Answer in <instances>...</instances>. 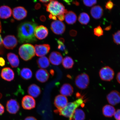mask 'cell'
<instances>
[{
  "instance_id": "1",
  "label": "cell",
  "mask_w": 120,
  "mask_h": 120,
  "mask_svg": "<svg viewBox=\"0 0 120 120\" xmlns=\"http://www.w3.org/2000/svg\"><path fill=\"white\" fill-rule=\"evenodd\" d=\"M37 26L36 22H25L21 23L18 28V38L21 43H34L37 41L34 30Z\"/></svg>"
},
{
  "instance_id": "2",
  "label": "cell",
  "mask_w": 120,
  "mask_h": 120,
  "mask_svg": "<svg viewBox=\"0 0 120 120\" xmlns=\"http://www.w3.org/2000/svg\"><path fill=\"white\" fill-rule=\"evenodd\" d=\"M83 98H80L77 100L68 103L67 105L64 108L60 109H56L54 111L56 113L60 115L68 118L69 120H72L73 115L75 110L80 106L84 105Z\"/></svg>"
},
{
  "instance_id": "3",
  "label": "cell",
  "mask_w": 120,
  "mask_h": 120,
  "mask_svg": "<svg viewBox=\"0 0 120 120\" xmlns=\"http://www.w3.org/2000/svg\"><path fill=\"white\" fill-rule=\"evenodd\" d=\"M44 4L46 7V11L55 16L65 14L68 11L63 4L58 1L50 0L49 4Z\"/></svg>"
},
{
  "instance_id": "4",
  "label": "cell",
  "mask_w": 120,
  "mask_h": 120,
  "mask_svg": "<svg viewBox=\"0 0 120 120\" xmlns=\"http://www.w3.org/2000/svg\"><path fill=\"white\" fill-rule=\"evenodd\" d=\"M19 52L21 58L26 61L31 60L35 56L34 46L29 43H25L21 45Z\"/></svg>"
},
{
  "instance_id": "5",
  "label": "cell",
  "mask_w": 120,
  "mask_h": 120,
  "mask_svg": "<svg viewBox=\"0 0 120 120\" xmlns=\"http://www.w3.org/2000/svg\"><path fill=\"white\" fill-rule=\"evenodd\" d=\"M76 86L79 89H86L89 85L90 79L89 76L86 73H82L76 76L75 80Z\"/></svg>"
},
{
  "instance_id": "6",
  "label": "cell",
  "mask_w": 120,
  "mask_h": 120,
  "mask_svg": "<svg viewBox=\"0 0 120 120\" xmlns=\"http://www.w3.org/2000/svg\"><path fill=\"white\" fill-rule=\"evenodd\" d=\"M99 75L102 80L110 81L113 79L115 73L114 70L109 66H105L100 69Z\"/></svg>"
},
{
  "instance_id": "7",
  "label": "cell",
  "mask_w": 120,
  "mask_h": 120,
  "mask_svg": "<svg viewBox=\"0 0 120 120\" xmlns=\"http://www.w3.org/2000/svg\"><path fill=\"white\" fill-rule=\"evenodd\" d=\"M51 28L54 33L57 35H60L64 34L65 32L66 26L63 22L56 20L52 22Z\"/></svg>"
},
{
  "instance_id": "8",
  "label": "cell",
  "mask_w": 120,
  "mask_h": 120,
  "mask_svg": "<svg viewBox=\"0 0 120 120\" xmlns=\"http://www.w3.org/2000/svg\"><path fill=\"white\" fill-rule=\"evenodd\" d=\"M18 43L17 39L14 35H8L4 38L3 44L6 49H12L16 47Z\"/></svg>"
},
{
  "instance_id": "9",
  "label": "cell",
  "mask_w": 120,
  "mask_h": 120,
  "mask_svg": "<svg viewBox=\"0 0 120 120\" xmlns=\"http://www.w3.org/2000/svg\"><path fill=\"white\" fill-rule=\"evenodd\" d=\"M22 105L24 109L30 110L35 107L36 101L33 97L29 95H26L22 99Z\"/></svg>"
},
{
  "instance_id": "10",
  "label": "cell",
  "mask_w": 120,
  "mask_h": 120,
  "mask_svg": "<svg viewBox=\"0 0 120 120\" xmlns=\"http://www.w3.org/2000/svg\"><path fill=\"white\" fill-rule=\"evenodd\" d=\"M12 13L15 19L18 20H21L26 17L27 11L24 8L18 7L13 9Z\"/></svg>"
},
{
  "instance_id": "11",
  "label": "cell",
  "mask_w": 120,
  "mask_h": 120,
  "mask_svg": "<svg viewBox=\"0 0 120 120\" xmlns=\"http://www.w3.org/2000/svg\"><path fill=\"white\" fill-rule=\"evenodd\" d=\"M6 107L7 111L13 114L17 113L20 109L18 102L13 99H11L7 101Z\"/></svg>"
},
{
  "instance_id": "12",
  "label": "cell",
  "mask_w": 120,
  "mask_h": 120,
  "mask_svg": "<svg viewBox=\"0 0 120 120\" xmlns=\"http://www.w3.org/2000/svg\"><path fill=\"white\" fill-rule=\"evenodd\" d=\"M35 53L38 56L43 57L49 53L50 46L49 44L36 45L34 46Z\"/></svg>"
},
{
  "instance_id": "13",
  "label": "cell",
  "mask_w": 120,
  "mask_h": 120,
  "mask_svg": "<svg viewBox=\"0 0 120 120\" xmlns=\"http://www.w3.org/2000/svg\"><path fill=\"white\" fill-rule=\"evenodd\" d=\"M106 98L109 104L116 105L120 103V93L116 90L112 91L108 94Z\"/></svg>"
},
{
  "instance_id": "14",
  "label": "cell",
  "mask_w": 120,
  "mask_h": 120,
  "mask_svg": "<svg viewBox=\"0 0 120 120\" xmlns=\"http://www.w3.org/2000/svg\"><path fill=\"white\" fill-rule=\"evenodd\" d=\"M68 103V100L67 97L64 96L58 95L55 97L54 105L57 109H60L64 108Z\"/></svg>"
},
{
  "instance_id": "15",
  "label": "cell",
  "mask_w": 120,
  "mask_h": 120,
  "mask_svg": "<svg viewBox=\"0 0 120 120\" xmlns=\"http://www.w3.org/2000/svg\"><path fill=\"white\" fill-rule=\"evenodd\" d=\"M48 34L47 28L43 25L37 26L34 30L35 37L39 40H42L45 38Z\"/></svg>"
},
{
  "instance_id": "16",
  "label": "cell",
  "mask_w": 120,
  "mask_h": 120,
  "mask_svg": "<svg viewBox=\"0 0 120 120\" xmlns=\"http://www.w3.org/2000/svg\"><path fill=\"white\" fill-rule=\"evenodd\" d=\"M0 75L3 79L8 82H11L13 80L15 76L14 71L9 67H5L3 68Z\"/></svg>"
},
{
  "instance_id": "17",
  "label": "cell",
  "mask_w": 120,
  "mask_h": 120,
  "mask_svg": "<svg viewBox=\"0 0 120 120\" xmlns=\"http://www.w3.org/2000/svg\"><path fill=\"white\" fill-rule=\"evenodd\" d=\"M49 59L52 64L58 65L62 62L63 58L62 55L60 52L54 51L52 52L49 55Z\"/></svg>"
},
{
  "instance_id": "18",
  "label": "cell",
  "mask_w": 120,
  "mask_h": 120,
  "mask_svg": "<svg viewBox=\"0 0 120 120\" xmlns=\"http://www.w3.org/2000/svg\"><path fill=\"white\" fill-rule=\"evenodd\" d=\"M49 75L47 70L41 69L38 70L36 73L35 77L37 80L42 83L47 81Z\"/></svg>"
},
{
  "instance_id": "19",
  "label": "cell",
  "mask_w": 120,
  "mask_h": 120,
  "mask_svg": "<svg viewBox=\"0 0 120 120\" xmlns=\"http://www.w3.org/2000/svg\"><path fill=\"white\" fill-rule=\"evenodd\" d=\"M90 12L93 18L96 19H98L101 18L103 16V10L100 6H95L91 8Z\"/></svg>"
},
{
  "instance_id": "20",
  "label": "cell",
  "mask_w": 120,
  "mask_h": 120,
  "mask_svg": "<svg viewBox=\"0 0 120 120\" xmlns=\"http://www.w3.org/2000/svg\"><path fill=\"white\" fill-rule=\"evenodd\" d=\"M73 88L69 83H65L62 85L60 90V92L62 95L69 97L72 95L73 92Z\"/></svg>"
},
{
  "instance_id": "21",
  "label": "cell",
  "mask_w": 120,
  "mask_h": 120,
  "mask_svg": "<svg viewBox=\"0 0 120 120\" xmlns=\"http://www.w3.org/2000/svg\"><path fill=\"white\" fill-rule=\"evenodd\" d=\"M28 93L31 96L36 98L41 93V90L38 86L35 84L30 85L28 88Z\"/></svg>"
},
{
  "instance_id": "22",
  "label": "cell",
  "mask_w": 120,
  "mask_h": 120,
  "mask_svg": "<svg viewBox=\"0 0 120 120\" xmlns=\"http://www.w3.org/2000/svg\"><path fill=\"white\" fill-rule=\"evenodd\" d=\"M7 58L10 65L12 68H16L19 66V61L18 56L17 55L12 52H9L7 54Z\"/></svg>"
},
{
  "instance_id": "23",
  "label": "cell",
  "mask_w": 120,
  "mask_h": 120,
  "mask_svg": "<svg viewBox=\"0 0 120 120\" xmlns=\"http://www.w3.org/2000/svg\"><path fill=\"white\" fill-rule=\"evenodd\" d=\"M64 19L66 22L68 24L73 25L76 22L77 16L74 12L68 11L64 14Z\"/></svg>"
},
{
  "instance_id": "24",
  "label": "cell",
  "mask_w": 120,
  "mask_h": 120,
  "mask_svg": "<svg viewBox=\"0 0 120 120\" xmlns=\"http://www.w3.org/2000/svg\"><path fill=\"white\" fill-rule=\"evenodd\" d=\"M12 11L10 8L7 6L0 7V17L2 19H7L11 16Z\"/></svg>"
},
{
  "instance_id": "25",
  "label": "cell",
  "mask_w": 120,
  "mask_h": 120,
  "mask_svg": "<svg viewBox=\"0 0 120 120\" xmlns=\"http://www.w3.org/2000/svg\"><path fill=\"white\" fill-rule=\"evenodd\" d=\"M115 112V108L110 105H105L102 109L103 114L106 117H111L114 114Z\"/></svg>"
},
{
  "instance_id": "26",
  "label": "cell",
  "mask_w": 120,
  "mask_h": 120,
  "mask_svg": "<svg viewBox=\"0 0 120 120\" xmlns=\"http://www.w3.org/2000/svg\"><path fill=\"white\" fill-rule=\"evenodd\" d=\"M38 66L40 68H47L50 64V62L48 58L46 56L41 57L38 58L37 61Z\"/></svg>"
},
{
  "instance_id": "27",
  "label": "cell",
  "mask_w": 120,
  "mask_h": 120,
  "mask_svg": "<svg viewBox=\"0 0 120 120\" xmlns=\"http://www.w3.org/2000/svg\"><path fill=\"white\" fill-rule=\"evenodd\" d=\"M19 74L21 77L22 79L26 80L31 79L33 75V73L31 70L26 68H22L20 70Z\"/></svg>"
},
{
  "instance_id": "28",
  "label": "cell",
  "mask_w": 120,
  "mask_h": 120,
  "mask_svg": "<svg viewBox=\"0 0 120 120\" xmlns=\"http://www.w3.org/2000/svg\"><path fill=\"white\" fill-rule=\"evenodd\" d=\"M85 118V112L82 109H76L73 113L72 120H84Z\"/></svg>"
},
{
  "instance_id": "29",
  "label": "cell",
  "mask_w": 120,
  "mask_h": 120,
  "mask_svg": "<svg viewBox=\"0 0 120 120\" xmlns=\"http://www.w3.org/2000/svg\"><path fill=\"white\" fill-rule=\"evenodd\" d=\"M62 62L63 66L65 69H71L72 68L74 65V61L70 56H66L63 59Z\"/></svg>"
},
{
  "instance_id": "30",
  "label": "cell",
  "mask_w": 120,
  "mask_h": 120,
  "mask_svg": "<svg viewBox=\"0 0 120 120\" xmlns=\"http://www.w3.org/2000/svg\"><path fill=\"white\" fill-rule=\"evenodd\" d=\"M78 20L79 22L82 24L87 25L90 22V17L87 13L82 12L79 15Z\"/></svg>"
},
{
  "instance_id": "31",
  "label": "cell",
  "mask_w": 120,
  "mask_h": 120,
  "mask_svg": "<svg viewBox=\"0 0 120 120\" xmlns=\"http://www.w3.org/2000/svg\"><path fill=\"white\" fill-rule=\"evenodd\" d=\"M57 43L58 44V49L60 51L62 52L64 55L67 54L68 53V52L66 48L64 43L60 41L59 40H57Z\"/></svg>"
},
{
  "instance_id": "32",
  "label": "cell",
  "mask_w": 120,
  "mask_h": 120,
  "mask_svg": "<svg viewBox=\"0 0 120 120\" xmlns=\"http://www.w3.org/2000/svg\"><path fill=\"white\" fill-rule=\"evenodd\" d=\"M94 35L98 37H101L103 34V31L100 25L94 28Z\"/></svg>"
},
{
  "instance_id": "33",
  "label": "cell",
  "mask_w": 120,
  "mask_h": 120,
  "mask_svg": "<svg viewBox=\"0 0 120 120\" xmlns=\"http://www.w3.org/2000/svg\"><path fill=\"white\" fill-rule=\"evenodd\" d=\"M113 41L117 45H120V30H118L112 35Z\"/></svg>"
},
{
  "instance_id": "34",
  "label": "cell",
  "mask_w": 120,
  "mask_h": 120,
  "mask_svg": "<svg viewBox=\"0 0 120 120\" xmlns=\"http://www.w3.org/2000/svg\"><path fill=\"white\" fill-rule=\"evenodd\" d=\"M83 2L84 4L86 6L91 7L96 4L97 1L95 0H83Z\"/></svg>"
},
{
  "instance_id": "35",
  "label": "cell",
  "mask_w": 120,
  "mask_h": 120,
  "mask_svg": "<svg viewBox=\"0 0 120 120\" xmlns=\"http://www.w3.org/2000/svg\"><path fill=\"white\" fill-rule=\"evenodd\" d=\"M114 5L115 4L111 1L109 0L106 3L105 7L106 9L111 10L113 8Z\"/></svg>"
},
{
  "instance_id": "36",
  "label": "cell",
  "mask_w": 120,
  "mask_h": 120,
  "mask_svg": "<svg viewBox=\"0 0 120 120\" xmlns=\"http://www.w3.org/2000/svg\"><path fill=\"white\" fill-rule=\"evenodd\" d=\"M114 116L116 120H120V109H117L115 112Z\"/></svg>"
},
{
  "instance_id": "37",
  "label": "cell",
  "mask_w": 120,
  "mask_h": 120,
  "mask_svg": "<svg viewBox=\"0 0 120 120\" xmlns=\"http://www.w3.org/2000/svg\"><path fill=\"white\" fill-rule=\"evenodd\" d=\"M5 60L2 57H0V66L3 67L5 65Z\"/></svg>"
},
{
  "instance_id": "38",
  "label": "cell",
  "mask_w": 120,
  "mask_h": 120,
  "mask_svg": "<svg viewBox=\"0 0 120 120\" xmlns=\"http://www.w3.org/2000/svg\"><path fill=\"white\" fill-rule=\"evenodd\" d=\"M69 33L71 36L75 37L77 35V32L75 30H72L70 31Z\"/></svg>"
},
{
  "instance_id": "39",
  "label": "cell",
  "mask_w": 120,
  "mask_h": 120,
  "mask_svg": "<svg viewBox=\"0 0 120 120\" xmlns=\"http://www.w3.org/2000/svg\"><path fill=\"white\" fill-rule=\"evenodd\" d=\"M4 112V106L0 103V116L2 115Z\"/></svg>"
},
{
  "instance_id": "40",
  "label": "cell",
  "mask_w": 120,
  "mask_h": 120,
  "mask_svg": "<svg viewBox=\"0 0 120 120\" xmlns=\"http://www.w3.org/2000/svg\"><path fill=\"white\" fill-rule=\"evenodd\" d=\"M58 19L60 21H62L64 20V14H62L59 15L57 16Z\"/></svg>"
},
{
  "instance_id": "41",
  "label": "cell",
  "mask_w": 120,
  "mask_h": 120,
  "mask_svg": "<svg viewBox=\"0 0 120 120\" xmlns=\"http://www.w3.org/2000/svg\"><path fill=\"white\" fill-rule=\"evenodd\" d=\"M24 120H37L34 117L32 116H29L26 117L25 118Z\"/></svg>"
},
{
  "instance_id": "42",
  "label": "cell",
  "mask_w": 120,
  "mask_h": 120,
  "mask_svg": "<svg viewBox=\"0 0 120 120\" xmlns=\"http://www.w3.org/2000/svg\"><path fill=\"white\" fill-rule=\"evenodd\" d=\"M49 17L50 19H52L53 20H57V18L56 16L53 15L52 14H49Z\"/></svg>"
},
{
  "instance_id": "43",
  "label": "cell",
  "mask_w": 120,
  "mask_h": 120,
  "mask_svg": "<svg viewBox=\"0 0 120 120\" xmlns=\"http://www.w3.org/2000/svg\"><path fill=\"white\" fill-rule=\"evenodd\" d=\"M41 7V4L39 3H37L36 4V5L35 6V8L36 10H38L39 9H40Z\"/></svg>"
},
{
  "instance_id": "44",
  "label": "cell",
  "mask_w": 120,
  "mask_h": 120,
  "mask_svg": "<svg viewBox=\"0 0 120 120\" xmlns=\"http://www.w3.org/2000/svg\"><path fill=\"white\" fill-rule=\"evenodd\" d=\"M116 79L118 83L120 84V71L119 72L117 75Z\"/></svg>"
},
{
  "instance_id": "45",
  "label": "cell",
  "mask_w": 120,
  "mask_h": 120,
  "mask_svg": "<svg viewBox=\"0 0 120 120\" xmlns=\"http://www.w3.org/2000/svg\"><path fill=\"white\" fill-rule=\"evenodd\" d=\"M40 19L41 21L44 22L46 20V18L45 16L42 15L40 16Z\"/></svg>"
},
{
  "instance_id": "46",
  "label": "cell",
  "mask_w": 120,
  "mask_h": 120,
  "mask_svg": "<svg viewBox=\"0 0 120 120\" xmlns=\"http://www.w3.org/2000/svg\"><path fill=\"white\" fill-rule=\"evenodd\" d=\"M3 41V40L2 38L1 37V34H0V48L3 47L2 46Z\"/></svg>"
},
{
  "instance_id": "47",
  "label": "cell",
  "mask_w": 120,
  "mask_h": 120,
  "mask_svg": "<svg viewBox=\"0 0 120 120\" xmlns=\"http://www.w3.org/2000/svg\"><path fill=\"white\" fill-rule=\"evenodd\" d=\"M112 28V25H110L109 26L106 27L104 28V30H105L106 31H109Z\"/></svg>"
},
{
  "instance_id": "48",
  "label": "cell",
  "mask_w": 120,
  "mask_h": 120,
  "mask_svg": "<svg viewBox=\"0 0 120 120\" xmlns=\"http://www.w3.org/2000/svg\"><path fill=\"white\" fill-rule=\"evenodd\" d=\"M73 4H75V5H76V6H79V3L78 2V1H73Z\"/></svg>"
},
{
  "instance_id": "49",
  "label": "cell",
  "mask_w": 120,
  "mask_h": 120,
  "mask_svg": "<svg viewBox=\"0 0 120 120\" xmlns=\"http://www.w3.org/2000/svg\"><path fill=\"white\" fill-rule=\"evenodd\" d=\"M50 1L49 0H40V2H41L42 3H47L48 2H49V1Z\"/></svg>"
},
{
  "instance_id": "50",
  "label": "cell",
  "mask_w": 120,
  "mask_h": 120,
  "mask_svg": "<svg viewBox=\"0 0 120 120\" xmlns=\"http://www.w3.org/2000/svg\"><path fill=\"white\" fill-rule=\"evenodd\" d=\"M2 26H1V23L0 21V33L1 32V31H2Z\"/></svg>"
},
{
  "instance_id": "51",
  "label": "cell",
  "mask_w": 120,
  "mask_h": 120,
  "mask_svg": "<svg viewBox=\"0 0 120 120\" xmlns=\"http://www.w3.org/2000/svg\"><path fill=\"white\" fill-rule=\"evenodd\" d=\"M2 94H1V93H0V99L2 98Z\"/></svg>"
}]
</instances>
